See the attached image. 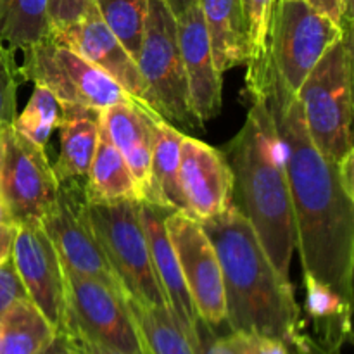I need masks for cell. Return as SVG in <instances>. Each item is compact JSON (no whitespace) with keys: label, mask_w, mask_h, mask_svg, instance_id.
Returning <instances> with one entry per match:
<instances>
[{"label":"cell","mask_w":354,"mask_h":354,"mask_svg":"<svg viewBox=\"0 0 354 354\" xmlns=\"http://www.w3.org/2000/svg\"><path fill=\"white\" fill-rule=\"evenodd\" d=\"M248 64L245 90L263 95L282 149L303 273L353 303L354 165H334L315 147L299 99L268 55Z\"/></svg>","instance_id":"cell-1"},{"label":"cell","mask_w":354,"mask_h":354,"mask_svg":"<svg viewBox=\"0 0 354 354\" xmlns=\"http://www.w3.org/2000/svg\"><path fill=\"white\" fill-rule=\"evenodd\" d=\"M211 239L223 277L230 332L266 335L290 344L301 327L290 280L273 268L254 230L237 204L201 221Z\"/></svg>","instance_id":"cell-2"},{"label":"cell","mask_w":354,"mask_h":354,"mask_svg":"<svg viewBox=\"0 0 354 354\" xmlns=\"http://www.w3.org/2000/svg\"><path fill=\"white\" fill-rule=\"evenodd\" d=\"M245 92L251 107L244 127L228 144L234 194L241 201L237 207L251 223L273 268L289 280L296 223L282 149L263 95L251 90Z\"/></svg>","instance_id":"cell-3"},{"label":"cell","mask_w":354,"mask_h":354,"mask_svg":"<svg viewBox=\"0 0 354 354\" xmlns=\"http://www.w3.org/2000/svg\"><path fill=\"white\" fill-rule=\"evenodd\" d=\"M296 95L315 147L334 165L351 166L353 30L322 55Z\"/></svg>","instance_id":"cell-4"},{"label":"cell","mask_w":354,"mask_h":354,"mask_svg":"<svg viewBox=\"0 0 354 354\" xmlns=\"http://www.w3.org/2000/svg\"><path fill=\"white\" fill-rule=\"evenodd\" d=\"M86 207L93 234L116 273L124 296L168 310L152 266L138 201H99L86 196Z\"/></svg>","instance_id":"cell-5"},{"label":"cell","mask_w":354,"mask_h":354,"mask_svg":"<svg viewBox=\"0 0 354 354\" xmlns=\"http://www.w3.org/2000/svg\"><path fill=\"white\" fill-rule=\"evenodd\" d=\"M23 52V66H17L21 78L50 90L61 106L102 111L116 104H137L106 73L50 37Z\"/></svg>","instance_id":"cell-6"},{"label":"cell","mask_w":354,"mask_h":354,"mask_svg":"<svg viewBox=\"0 0 354 354\" xmlns=\"http://www.w3.org/2000/svg\"><path fill=\"white\" fill-rule=\"evenodd\" d=\"M344 33V28L303 0H277L266 48L283 85L297 93L322 55Z\"/></svg>","instance_id":"cell-7"},{"label":"cell","mask_w":354,"mask_h":354,"mask_svg":"<svg viewBox=\"0 0 354 354\" xmlns=\"http://www.w3.org/2000/svg\"><path fill=\"white\" fill-rule=\"evenodd\" d=\"M137 66L147 83L158 113L166 121H176L183 127H197L190 111L176 17L165 0H149Z\"/></svg>","instance_id":"cell-8"},{"label":"cell","mask_w":354,"mask_h":354,"mask_svg":"<svg viewBox=\"0 0 354 354\" xmlns=\"http://www.w3.org/2000/svg\"><path fill=\"white\" fill-rule=\"evenodd\" d=\"M40 225L50 239L66 272L99 280L123 292L116 273L107 263L106 254L93 234L86 207L85 182H59L54 204L41 218Z\"/></svg>","instance_id":"cell-9"},{"label":"cell","mask_w":354,"mask_h":354,"mask_svg":"<svg viewBox=\"0 0 354 354\" xmlns=\"http://www.w3.org/2000/svg\"><path fill=\"white\" fill-rule=\"evenodd\" d=\"M0 194L14 225H40L54 204L59 180L45 149L14 131L0 130Z\"/></svg>","instance_id":"cell-10"},{"label":"cell","mask_w":354,"mask_h":354,"mask_svg":"<svg viewBox=\"0 0 354 354\" xmlns=\"http://www.w3.org/2000/svg\"><path fill=\"white\" fill-rule=\"evenodd\" d=\"M166 230L197 315L204 324L218 330L227 322V306L223 277L213 242L201 221L183 211H169Z\"/></svg>","instance_id":"cell-11"},{"label":"cell","mask_w":354,"mask_h":354,"mask_svg":"<svg viewBox=\"0 0 354 354\" xmlns=\"http://www.w3.org/2000/svg\"><path fill=\"white\" fill-rule=\"evenodd\" d=\"M66 310L80 328L124 354H149L123 292L88 277L66 272Z\"/></svg>","instance_id":"cell-12"},{"label":"cell","mask_w":354,"mask_h":354,"mask_svg":"<svg viewBox=\"0 0 354 354\" xmlns=\"http://www.w3.org/2000/svg\"><path fill=\"white\" fill-rule=\"evenodd\" d=\"M50 38L106 73L149 114L162 118L156 109L137 61L107 28L97 12L95 3L76 23L50 31Z\"/></svg>","instance_id":"cell-13"},{"label":"cell","mask_w":354,"mask_h":354,"mask_svg":"<svg viewBox=\"0 0 354 354\" xmlns=\"http://www.w3.org/2000/svg\"><path fill=\"white\" fill-rule=\"evenodd\" d=\"M10 258L28 299L59 330L66 310L64 268L41 225L17 227Z\"/></svg>","instance_id":"cell-14"},{"label":"cell","mask_w":354,"mask_h":354,"mask_svg":"<svg viewBox=\"0 0 354 354\" xmlns=\"http://www.w3.org/2000/svg\"><path fill=\"white\" fill-rule=\"evenodd\" d=\"M178 180L187 214L194 220H209L234 204V173L228 159L199 138L183 135Z\"/></svg>","instance_id":"cell-15"},{"label":"cell","mask_w":354,"mask_h":354,"mask_svg":"<svg viewBox=\"0 0 354 354\" xmlns=\"http://www.w3.org/2000/svg\"><path fill=\"white\" fill-rule=\"evenodd\" d=\"M178 44L189 86L190 111L197 124L213 120L221 111V73L214 64L209 37L201 6L190 7L176 17Z\"/></svg>","instance_id":"cell-16"},{"label":"cell","mask_w":354,"mask_h":354,"mask_svg":"<svg viewBox=\"0 0 354 354\" xmlns=\"http://www.w3.org/2000/svg\"><path fill=\"white\" fill-rule=\"evenodd\" d=\"M138 211H140V220L144 225L145 237H147L154 273L158 277L162 292H165L169 313L180 325L196 351V325L199 315H197L192 297L187 289L175 248H173L171 239L166 230V216L173 209L142 199L138 201Z\"/></svg>","instance_id":"cell-17"},{"label":"cell","mask_w":354,"mask_h":354,"mask_svg":"<svg viewBox=\"0 0 354 354\" xmlns=\"http://www.w3.org/2000/svg\"><path fill=\"white\" fill-rule=\"evenodd\" d=\"M152 116L137 104H116L99 111V121L109 135L114 147L121 152L127 161L142 197H145L151 180L152 161Z\"/></svg>","instance_id":"cell-18"},{"label":"cell","mask_w":354,"mask_h":354,"mask_svg":"<svg viewBox=\"0 0 354 354\" xmlns=\"http://www.w3.org/2000/svg\"><path fill=\"white\" fill-rule=\"evenodd\" d=\"M214 64L223 75L251 59L244 0H199Z\"/></svg>","instance_id":"cell-19"},{"label":"cell","mask_w":354,"mask_h":354,"mask_svg":"<svg viewBox=\"0 0 354 354\" xmlns=\"http://www.w3.org/2000/svg\"><path fill=\"white\" fill-rule=\"evenodd\" d=\"M59 158L54 168L59 182H85L99 140V111L76 106H61Z\"/></svg>","instance_id":"cell-20"},{"label":"cell","mask_w":354,"mask_h":354,"mask_svg":"<svg viewBox=\"0 0 354 354\" xmlns=\"http://www.w3.org/2000/svg\"><path fill=\"white\" fill-rule=\"evenodd\" d=\"M152 161L149 190L144 199L173 211L187 213V204L180 189V145L183 133L165 118L152 121Z\"/></svg>","instance_id":"cell-21"},{"label":"cell","mask_w":354,"mask_h":354,"mask_svg":"<svg viewBox=\"0 0 354 354\" xmlns=\"http://www.w3.org/2000/svg\"><path fill=\"white\" fill-rule=\"evenodd\" d=\"M304 310L313 322L318 341L334 351L351 339V301L344 299L327 283L303 273Z\"/></svg>","instance_id":"cell-22"},{"label":"cell","mask_w":354,"mask_h":354,"mask_svg":"<svg viewBox=\"0 0 354 354\" xmlns=\"http://www.w3.org/2000/svg\"><path fill=\"white\" fill-rule=\"evenodd\" d=\"M86 196L99 201H142L140 189L121 152L99 121V140L86 176Z\"/></svg>","instance_id":"cell-23"},{"label":"cell","mask_w":354,"mask_h":354,"mask_svg":"<svg viewBox=\"0 0 354 354\" xmlns=\"http://www.w3.org/2000/svg\"><path fill=\"white\" fill-rule=\"evenodd\" d=\"M57 332L30 299H21L0 318V354H38Z\"/></svg>","instance_id":"cell-24"},{"label":"cell","mask_w":354,"mask_h":354,"mask_svg":"<svg viewBox=\"0 0 354 354\" xmlns=\"http://www.w3.org/2000/svg\"><path fill=\"white\" fill-rule=\"evenodd\" d=\"M48 37V0H0V41L7 48L26 50Z\"/></svg>","instance_id":"cell-25"},{"label":"cell","mask_w":354,"mask_h":354,"mask_svg":"<svg viewBox=\"0 0 354 354\" xmlns=\"http://www.w3.org/2000/svg\"><path fill=\"white\" fill-rule=\"evenodd\" d=\"M127 304L149 354H196L166 308L138 303L131 297H127Z\"/></svg>","instance_id":"cell-26"},{"label":"cell","mask_w":354,"mask_h":354,"mask_svg":"<svg viewBox=\"0 0 354 354\" xmlns=\"http://www.w3.org/2000/svg\"><path fill=\"white\" fill-rule=\"evenodd\" d=\"M93 3L107 28L137 61L149 12V0H93Z\"/></svg>","instance_id":"cell-27"},{"label":"cell","mask_w":354,"mask_h":354,"mask_svg":"<svg viewBox=\"0 0 354 354\" xmlns=\"http://www.w3.org/2000/svg\"><path fill=\"white\" fill-rule=\"evenodd\" d=\"M62 120V107L54 93L45 86L35 85L30 100L23 113L16 114L12 128L16 133L30 140L37 147L45 149L50 135L59 128Z\"/></svg>","instance_id":"cell-28"},{"label":"cell","mask_w":354,"mask_h":354,"mask_svg":"<svg viewBox=\"0 0 354 354\" xmlns=\"http://www.w3.org/2000/svg\"><path fill=\"white\" fill-rule=\"evenodd\" d=\"M19 78L14 52L0 41V130L12 127L16 120Z\"/></svg>","instance_id":"cell-29"},{"label":"cell","mask_w":354,"mask_h":354,"mask_svg":"<svg viewBox=\"0 0 354 354\" xmlns=\"http://www.w3.org/2000/svg\"><path fill=\"white\" fill-rule=\"evenodd\" d=\"M277 0H244L251 40V59L248 62H259L268 55V30L272 23Z\"/></svg>","instance_id":"cell-30"},{"label":"cell","mask_w":354,"mask_h":354,"mask_svg":"<svg viewBox=\"0 0 354 354\" xmlns=\"http://www.w3.org/2000/svg\"><path fill=\"white\" fill-rule=\"evenodd\" d=\"M196 353L197 354H242L239 337L235 332L220 335L214 328L197 320L196 325Z\"/></svg>","instance_id":"cell-31"},{"label":"cell","mask_w":354,"mask_h":354,"mask_svg":"<svg viewBox=\"0 0 354 354\" xmlns=\"http://www.w3.org/2000/svg\"><path fill=\"white\" fill-rule=\"evenodd\" d=\"M59 332L64 335L66 344L75 354H124L123 351H118V349L93 339L83 328H80L78 324L66 313Z\"/></svg>","instance_id":"cell-32"},{"label":"cell","mask_w":354,"mask_h":354,"mask_svg":"<svg viewBox=\"0 0 354 354\" xmlns=\"http://www.w3.org/2000/svg\"><path fill=\"white\" fill-rule=\"evenodd\" d=\"M21 299H28V294L14 268L12 258H9L0 265V318L14 303Z\"/></svg>","instance_id":"cell-33"},{"label":"cell","mask_w":354,"mask_h":354,"mask_svg":"<svg viewBox=\"0 0 354 354\" xmlns=\"http://www.w3.org/2000/svg\"><path fill=\"white\" fill-rule=\"evenodd\" d=\"M92 6L93 0H48L50 31L76 23Z\"/></svg>","instance_id":"cell-34"},{"label":"cell","mask_w":354,"mask_h":354,"mask_svg":"<svg viewBox=\"0 0 354 354\" xmlns=\"http://www.w3.org/2000/svg\"><path fill=\"white\" fill-rule=\"evenodd\" d=\"M239 344L242 354H290V348L287 342L266 335H249L239 334Z\"/></svg>","instance_id":"cell-35"},{"label":"cell","mask_w":354,"mask_h":354,"mask_svg":"<svg viewBox=\"0 0 354 354\" xmlns=\"http://www.w3.org/2000/svg\"><path fill=\"white\" fill-rule=\"evenodd\" d=\"M303 2L310 3L322 14L330 17L334 23L342 26L344 30L353 28V17L348 14V7H346V0H303Z\"/></svg>","instance_id":"cell-36"},{"label":"cell","mask_w":354,"mask_h":354,"mask_svg":"<svg viewBox=\"0 0 354 354\" xmlns=\"http://www.w3.org/2000/svg\"><path fill=\"white\" fill-rule=\"evenodd\" d=\"M289 348L290 354H341V351H334V349L327 348V346L322 344L318 339L311 337V335L308 334H303L301 330L294 335Z\"/></svg>","instance_id":"cell-37"},{"label":"cell","mask_w":354,"mask_h":354,"mask_svg":"<svg viewBox=\"0 0 354 354\" xmlns=\"http://www.w3.org/2000/svg\"><path fill=\"white\" fill-rule=\"evenodd\" d=\"M16 230V225H0V265L10 258Z\"/></svg>","instance_id":"cell-38"},{"label":"cell","mask_w":354,"mask_h":354,"mask_svg":"<svg viewBox=\"0 0 354 354\" xmlns=\"http://www.w3.org/2000/svg\"><path fill=\"white\" fill-rule=\"evenodd\" d=\"M165 2H166V6L169 7V10L175 14V17H178L180 14H183L185 10H189L190 7L197 6V3H199V0H165Z\"/></svg>","instance_id":"cell-39"},{"label":"cell","mask_w":354,"mask_h":354,"mask_svg":"<svg viewBox=\"0 0 354 354\" xmlns=\"http://www.w3.org/2000/svg\"><path fill=\"white\" fill-rule=\"evenodd\" d=\"M66 349H68V344H66L64 335H62L61 332H57V335H55L54 341H52L50 344L44 349V351H40L38 354H64Z\"/></svg>","instance_id":"cell-40"},{"label":"cell","mask_w":354,"mask_h":354,"mask_svg":"<svg viewBox=\"0 0 354 354\" xmlns=\"http://www.w3.org/2000/svg\"><path fill=\"white\" fill-rule=\"evenodd\" d=\"M0 225H14V221H12V218H10L9 209H7L6 201H3L2 194H0Z\"/></svg>","instance_id":"cell-41"},{"label":"cell","mask_w":354,"mask_h":354,"mask_svg":"<svg viewBox=\"0 0 354 354\" xmlns=\"http://www.w3.org/2000/svg\"><path fill=\"white\" fill-rule=\"evenodd\" d=\"M64 354H75V353H73V351H71V349H69V348H68V349H66V353H64Z\"/></svg>","instance_id":"cell-42"},{"label":"cell","mask_w":354,"mask_h":354,"mask_svg":"<svg viewBox=\"0 0 354 354\" xmlns=\"http://www.w3.org/2000/svg\"><path fill=\"white\" fill-rule=\"evenodd\" d=\"M0 154H2V145H0Z\"/></svg>","instance_id":"cell-43"}]
</instances>
